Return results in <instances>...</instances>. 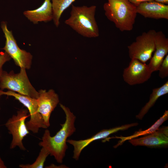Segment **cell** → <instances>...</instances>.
<instances>
[{
  "label": "cell",
  "mask_w": 168,
  "mask_h": 168,
  "mask_svg": "<svg viewBox=\"0 0 168 168\" xmlns=\"http://www.w3.org/2000/svg\"><path fill=\"white\" fill-rule=\"evenodd\" d=\"M60 105L65 114L64 123L60 124L61 128L54 136H51L49 130L45 129L39 145L47 150L49 155L53 156L57 162L62 163L68 148V138L76 131V117L68 108L61 104Z\"/></svg>",
  "instance_id": "6da1fadb"
},
{
  "label": "cell",
  "mask_w": 168,
  "mask_h": 168,
  "mask_svg": "<svg viewBox=\"0 0 168 168\" xmlns=\"http://www.w3.org/2000/svg\"><path fill=\"white\" fill-rule=\"evenodd\" d=\"M96 7L72 5L70 16L65 23L81 35L88 38H96L99 35L95 15Z\"/></svg>",
  "instance_id": "7a4b0ae2"
},
{
  "label": "cell",
  "mask_w": 168,
  "mask_h": 168,
  "mask_svg": "<svg viewBox=\"0 0 168 168\" xmlns=\"http://www.w3.org/2000/svg\"><path fill=\"white\" fill-rule=\"evenodd\" d=\"M103 8L107 19L120 31L132 30L137 13L136 7L128 0H108Z\"/></svg>",
  "instance_id": "3957f363"
},
{
  "label": "cell",
  "mask_w": 168,
  "mask_h": 168,
  "mask_svg": "<svg viewBox=\"0 0 168 168\" xmlns=\"http://www.w3.org/2000/svg\"><path fill=\"white\" fill-rule=\"evenodd\" d=\"M0 89L1 90L7 89L35 99L39 96L38 91L30 83L24 68H21L17 73L12 71L9 73L3 71L0 78Z\"/></svg>",
  "instance_id": "277c9868"
},
{
  "label": "cell",
  "mask_w": 168,
  "mask_h": 168,
  "mask_svg": "<svg viewBox=\"0 0 168 168\" xmlns=\"http://www.w3.org/2000/svg\"><path fill=\"white\" fill-rule=\"evenodd\" d=\"M156 33L155 30H151L136 37L135 41L128 46L131 59H137L145 63L151 59L155 49Z\"/></svg>",
  "instance_id": "5b68a950"
},
{
  "label": "cell",
  "mask_w": 168,
  "mask_h": 168,
  "mask_svg": "<svg viewBox=\"0 0 168 168\" xmlns=\"http://www.w3.org/2000/svg\"><path fill=\"white\" fill-rule=\"evenodd\" d=\"M3 95L13 96L26 107L30 116L29 120L26 123L29 131L36 133L38 132L40 128H48L44 124L42 116L38 112L37 99L11 91L4 92L0 90V97Z\"/></svg>",
  "instance_id": "8992f818"
},
{
  "label": "cell",
  "mask_w": 168,
  "mask_h": 168,
  "mask_svg": "<svg viewBox=\"0 0 168 168\" xmlns=\"http://www.w3.org/2000/svg\"><path fill=\"white\" fill-rule=\"evenodd\" d=\"M1 27L6 39L3 49L13 59L15 64L20 68L29 69L32 64V56L29 52L18 47L12 31L8 30L5 22L1 23Z\"/></svg>",
  "instance_id": "52a82bcc"
},
{
  "label": "cell",
  "mask_w": 168,
  "mask_h": 168,
  "mask_svg": "<svg viewBox=\"0 0 168 168\" xmlns=\"http://www.w3.org/2000/svg\"><path fill=\"white\" fill-rule=\"evenodd\" d=\"M28 112L27 109L20 110L17 111L16 115H13L5 124L9 133L12 137L10 146L11 149L17 146L21 150H26L22 140L29 133L25 123L26 119L30 116L28 115Z\"/></svg>",
  "instance_id": "ba28073f"
},
{
  "label": "cell",
  "mask_w": 168,
  "mask_h": 168,
  "mask_svg": "<svg viewBox=\"0 0 168 168\" xmlns=\"http://www.w3.org/2000/svg\"><path fill=\"white\" fill-rule=\"evenodd\" d=\"M152 73L148 65L138 59H133L128 67L124 69L123 76L124 81L132 86L147 81Z\"/></svg>",
  "instance_id": "9c48e42d"
},
{
  "label": "cell",
  "mask_w": 168,
  "mask_h": 168,
  "mask_svg": "<svg viewBox=\"0 0 168 168\" xmlns=\"http://www.w3.org/2000/svg\"><path fill=\"white\" fill-rule=\"evenodd\" d=\"M138 124L137 123H135L109 129H104L88 138L79 140L67 139V142L73 146L74 149L73 158L77 161L79 160L83 150L93 141L105 138L110 134L119 131L127 130L132 127L137 126Z\"/></svg>",
  "instance_id": "30bf717a"
},
{
  "label": "cell",
  "mask_w": 168,
  "mask_h": 168,
  "mask_svg": "<svg viewBox=\"0 0 168 168\" xmlns=\"http://www.w3.org/2000/svg\"><path fill=\"white\" fill-rule=\"evenodd\" d=\"M38 92L39 96L37 99L38 111L42 117L45 125L48 128L50 125L51 114L59 102L58 96L53 89L48 91L41 89Z\"/></svg>",
  "instance_id": "8fae6325"
},
{
  "label": "cell",
  "mask_w": 168,
  "mask_h": 168,
  "mask_svg": "<svg viewBox=\"0 0 168 168\" xmlns=\"http://www.w3.org/2000/svg\"><path fill=\"white\" fill-rule=\"evenodd\" d=\"M134 146H145L151 147H167L168 145V127L159 128L155 132L137 139L129 140Z\"/></svg>",
  "instance_id": "7c38bea8"
},
{
  "label": "cell",
  "mask_w": 168,
  "mask_h": 168,
  "mask_svg": "<svg viewBox=\"0 0 168 168\" xmlns=\"http://www.w3.org/2000/svg\"><path fill=\"white\" fill-rule=\"evenodd\" d=\"M136 10L145 18L168 19V5L154 1L141 3L136 7Z\"/></svg>",
  "instance_id": "4fadbf2b"
},
{
  "label": "cell",
  "mask_w": 168,
  "mask_h": 168,
  "mask_svg": "<svg viewBox=\"0 0 168 168\" xmlns=\"http://www.w3.org/2000/svg\"><path fill=\"white\" fill-rule=\"evenodd\" d=\"M154 54L148 64L151 72L158 71L165 55L168 52V39L162 31L156 32Z\"/></svg>",
  "instance_id": "5bb4252c"
},
{
  "label": "cell",
  "mask_w": 168,
  "mask_h": 168,
  "mask_svg": "<svg viewBox=\"0 0 168 168\" xmlns=\"http://www.w3.org/2000/svg\"><path fill=\"white\" fill-rule=\"evenodd\" d=\"M23 14L34 24L51 21L53 18L51 0H44L39 7L33 10L25 11Z\"/></svg>",
  "instance_id": "9a60e30c"
},
{
  "label": "cell",
  "mask_w": 168,
  "mask_h": 168,
  "mask_svg": "<svg viewBox=\"0 0 168 168\" xmlns=\"http://www.w3.org/2000/svg\"><path fill=\"white\" fill-rule=\"evenodd\" d=\"M168 93V81L159 87L153 89L150 95L149 101L142 108L136 118L142 120L149 109L154 105L157 100L161 96Z\"/></svg>",
  "instance_id": "2e32d148"
},
{
  "label": "cell",
  "mask_w": 168,
  "mask_h": 168,
  "mask_svg": "<svg viewBox=\"0 0 168 168\" xmlns=\"http://www.w3.org/2000/svg\"><path fill=\"white\" fill-rule=\"evenodd\" d=\"M168 119V110H166L163 115L152 126L148 129L142 131L139 130L135 132L133 135L128 137H116V138H120V140L118 143L114 147H117L122 144L124 142L127 140H129L139 136L146 135L156 131L159 127Z\"/></svg>",
  "instance_id": "e0dca14e"
},
{
  "label": "cell",
  "mask_w": 168,
  "mask_h": 168,
  "mask_svg": "<svg viewBox=\"0 0 168 168\" xmlns=\"http://www.w3.org/2000/svg\"><path fill=\"white\" fill-rule=\"evenodd\" d=\"M76 0H51L53 12V20L58 27L60 19L63 12Z\"/></svg>",
  "instance_id": "ac0fdd59"
},
{
  "label": "cell",
  "mask_w": 168,
  "mask_h": 168,
  "mask_svg": "<svg viewBox=\"0 0 168 168\" xmlns=\"http://www.w3.org/2000/svg\"><path fill=\"white\" fill-rule=\"evenodd\" d=\"M49 155V152L43 147L40 150L39 155L35 161L32 164H20L19 167L22 168H42L47 157Z\"/></svg>",
  "instance_id": "d6986e66"
},
{
  "label": "cell",
  "mask_w": 168,
  "mask_h": 168,
  "mask_svg": "<svg viewBox=\"0 0 168 168\" xmlns=\"http://www.w3.org/2000/svg\"><path fill=\"white\" fill-rule=\"evenodd\" d=\"M159 76L162 78L168 76V55L167 54L163 59L159 68Z\"/></svg>",
  "instance_id": "ffe728a7"
},
{
  "label": "cell",
  "mask_w": 168,
  "mask_h": 168,
  "mask_svg": "<svg viewBox=\"0 0 168 168\" xmlns=\"http://www.w3.org/2000/svg\"><path fill=\"white\" fill-rule=\"evenodd\" d=\"M11 57L5 52L0 53V78L3 72L2 66L6 62L11 59Z\"/></svg>",
  "instance_id": "44dd1931"
},
{
  "label": "cell",
  "mask_w": 168,
  "mask_h": 168,
  "mask_svg": "<svg viewBox=\"0 0 168 168\" xmlns=\"http://www.w3.org/2000/svg\"><path fill=\"white\" fill-rule=\"evenodd\" d=\"M131 3L134 4L136 7L137 6L141 3L154 1V0H128Z\"/></svg>",
  "instance_id": "7402d4cb"
},
{
  "label": "cell",
  "mask_w": 168,
  "mask_h": 168,
  "mask_svg": "<svg viewBox=\"0 0 168 168\" xmlns=\"http://www.w3.org/2000/svg\"><path fill=\"white\" fill-rule=\"evenodd\" d=\"M65 166H65V165H61V166H56L54 164H51V165H50V166H46L45 167V168H60L59 167H61L62 168H63V167H64V168H65V167H64Z\"/></svg>",
  "instance_id": "603a6c76"
},
{
  "label": "cell",
  "mask_w": 168,
  "mask_h": 168,
  "mask_svg": "<svg viewBox=\"0 0 168 168\" xmlns=\"http://www.w3.org/2000/svg\"><path fill=\"white\" fill-rule=\"evenodd\" d=\"M7 167L0 156V168H6Z\"/></svg>",
  "instance_id": "cb8c5ba5"
},
{
  "label": "cell",
  "mask_w": 168,
  "mask_h": 168,
  "mask_svg": "<svg viewBox=\"0 0 168 168\" xmlns=\"http://www.w3.org/2000/svg\"><path fill=\"white\" fill-rule=\"evenodd\" d=\"M154 1L166 4H168V0H154Z\"/></svg>",
  "instance_id": "d4e9b609"
},
{
  "label": "cell",
  "mask_w": 168,
  "mask_h": 168,
  "mask_svg": "<svg viewBox=\"0 0 168 168\" xmlns=\"http://www.w3.org/2000/svg\"></svg>",
  "instance_id": "484cf974"
}]
</instances>
